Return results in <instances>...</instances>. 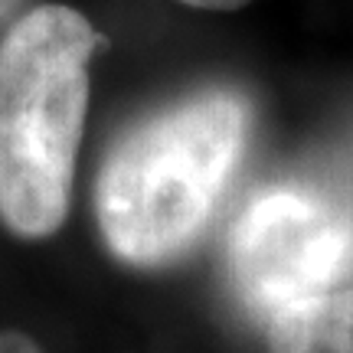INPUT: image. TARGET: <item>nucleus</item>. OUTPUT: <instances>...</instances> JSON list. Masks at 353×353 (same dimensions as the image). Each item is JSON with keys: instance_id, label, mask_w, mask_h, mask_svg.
Wrapping results in <instances>:
<instances>
[{"instance_id": "1", "label": "nucleus", "mask_w": 353, "mask_h": 353, "mask_svg": "<svg viewBox=\"0 0 353 353\" xmlns=\"http://www.w3.org/2000/svg\"><path fill=\"white\" fill-rule=\"evenodd\" d=\"M249 134V108L232 92H203L148 118L99 176V223L114 255L161 265L200 236Z\"/></svg>"}, {"instance_id": "2", "label": "nucleus", "mask_w": 353, "mask_h": 353, "mask_svg": "<svg viewBox=\"0 0 353 353\" xmlns=\"http://www.w3.org/2000/svg\"><path fill=\"white\" fill-rule=\"evenodd\" d=\"M101 37L69 7H37L0 43V216L30 239L59 229Z\"/></svg>"}, {"instance_id": "3", "label": "nucleus", "mask_w": 353, "mask_h": 353, "mask_svg": "<svg viewBox=\"0 0 353 353\" xmlns=\"http://www.w3.org/2000/svg\"><path fill=\"white\" fill-rule=\"evenodd\" d=\"M350 223L307 190L259 193L229 236V265L242 301L262 321L324 294L350 262Z\"/></svg>"}, {"instance_id": "4", "label": "nucleus", "mask_w": 353, "mask_h": 353, "mask_svg": "<svg viewBox=\"0 0 353 353\" xmlns=\"http://www.w3.org/2000/svg\"><path fill=\"white\" fill-rule=\"evenodd\" d=\"M272 353H353V288L324 291L268 321Z\"/></svg>"}, {"instance_id": "5", "label": "nucleus", "mask_w": 353, "mask_h": 353, "mask_svg": "<svg viewBox=\"0 0 353 353\" xmlns=\"http://www.w3.org/2000/svg\"><path fill=\"white\" fill-rule=\"evenodd\" d=\"M0 353H39V347L33 341H26L23 334L3 330L0 334Z\"/></svg>"}, {"instance_id": "6", "label": "nucleus", "mask_w": 353, "mask_h": 353, "mask_svg": "<svg viewBox=\"0 0 353 353\" xmlns=\"http://www.w3.org/2000/svg\"><path fill=\"white\" fill-rule=\"evenodd\" d=\"M187 7H196V10H239L249 0H180Z\"/></svg>"}, {"instance_id": "7", "label": "nucleus", "mask_w": 353, "mask_h": 353, "mask_svg": "<svg viewBox=\"0 0 353 353\" xmlns=\"http://www.w3.org/2000/svg\"><path fill=\"white\" fill-rule=\"evenodd\" d=\"M17 3H20V0H0V23H3V20L10 17V13H13V7H17Z\"/></svg>"}]
</instances>
